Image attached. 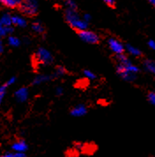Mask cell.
<instances>
[{
    "instance_id": "cell-10",
    "label": "cell",
    "mask_w": 155,
    "mask_h": 157,
    "mask_svg": "<svg viewBox=\"0 0 155 157\" xmlns=\"http://www.w3.org/2000/svg\"><path fill=\"white\" fill-rule=\"evenodd\" d=\"M0 22L2 23V25L4 27H12L13 24V21H12V16L9 13H5L1 16L0 18Z\"/></svg>"
},
{
    "instance_id": "cell-20",
    "label": "cell",
    "mask_w": 155,
    "mask_h": 157,
    "mask_svg": "<svg viewBox=\"0 0 155 157\" xmlns=\"http://www.w3.org/2000/svg\"><path fill=\"white\" fill-rule=\"evenodd\" d=\"M7 86L5 84L4 86H0V103L2 102V100H3V98H4V96H5V94H6V89Z\"/></svg>"
},
{
    "instance_id": "cell-2",
    "label": "cell",
    "mask_w": 155,
    "mask_h": 157,
    "mask_svg": "<svg viewBox=\"0 0 155 157\" xmlns=\"http://www.w3.org/2000/svg\"><path fill=\"white\" fill-rule=\"evenodd\" d=\"M37 62L42 64H49L53 62V57L49 50L44 48H39L35 54Z\"/></svg>"
},
{
    "instance_id": "cell-11",
    "label": "cell",
    "mask_w": 155,
    "mask_h": 157,
    "mask_svg": "<svg viewBox=\"0 0 155 157\" xmlns=\"http://www.w3.org/2000/svg\"><path fill=\"white\" fill-rule=\"evenodd\" d=\"M12 21H13V24L14 25H17L19 27H26L27 26V21L24 19V18H21L20 16H12Z\"/></svg>"
},
{
    "instance_id": "cell-17",
    "label": "cell",
    "mask_w": 155,
    "mask_h": 157,
    "mask_svg": "<svg viewBox=\"0 0 155 157\" xmlns=\"http://www.w3.org/2000/svg\"><path fill=\"white\" fill-rule=\"evenodd\" d=\"M8 43H9V45H11L13 47H18L21 44V42H20V40L17 37H15V36H10L8 38Z\"/></svg>"
},
{
    "instance_id": "cell-28",
    "label": "cell",
    "mask_w": 155,
    "mask_h": 157,
    "mask_svg": "<svg viewBox=\"0 0 155 157\" xmlns=\"http://www.w3.org/2000/svg\"><path fill=\"white\" fill-rule=\"evenodd\" d=\"M6 34H12L13 32V27H6Z\"/></svg>"
},
{
    "instance_id": "cell-16",
    "label": "cell",
    "mask_w": 155,
    "mask_h": 157,
    "mask_svg": "<svg viewBox=\"0 0 155 157\" xmlns=\"http://www.w3.org/2000/svg\"><path fill=\"white\" fill-rule=\"evenodd\" d=\"M66 73V70L63 68V66H58L57 68H56V71L53 73V75H52V77L53 78H58V77H60V76H63Z\"/></svg>"
},
{
    "instance_id": "cell-19",
    "label": "cell",
    "mask_w": 155,
    "mask_h": 157,
    "mask_svg": "<svg viewBox=\"0 0 155 157\" xmlns=\"http://www.w3.org/2000/svg\"><path fill=\"white\" fill-rule=\"evenodd\" d=\"M84 74L86 78H90V79H94V78H96L95 74L93 72H92L91 71H89V70H85Z\"/></svg>"
},
{
    "instance_id": "cell-13",
    "label": "cell",
    "mask_w": 155,
    "mask_h": 157,
    "mask_svg": "<svg viewBox=\"0 0 155 157\" xmlns=\"http://www.w3.org/2000/svg\"><path fill=\"white\" fill-rule=\"evenodd\" d=\"M144 66H145L146 70H147L149 72L155 74V62L150 60V59H147L144 62Z\"/></svg>"
},
{
    "instance_id": "cell-32",
    "label": "cell",
    "mask_w": 155,
    "mask_h": 157,
    "mask_svg": "<svg viewBox=\"0 0 155 157\" xmlns=\"http://www.w3.org/2000/svg\"><path fill=\"white\" fill-rule=\"evenodd\" d=\"M150 3H151L153 6H155V0H151V1H150Z\"/></svg>"
},
{
    "instance_id": "cell-31",
    "label": "cell",
    "mask_w": 155,
    "mask_h": 157,
    "mask_svg": "<svg viewBox=\"0 0 155 157\" xmlns=\"http://www.w3.org/2000/svg\"><path fill=\"white\" fill-rule=\"evenodd\" d=\"M3 50H4V45H3V42L0 39V53H2Z\"/></svg>"
},
{
    "instance_id": "cell-1",
    "label": "cell",
    "mask_w": 155,
    "mask_h": 157,
    "mask_svg": "<svg viewBox=\"0 0 155 157\" xmlns=\"http://www.w3.org/2000/svg\"><path fill=\"white\" fill-rule=\"evenodd\" d=\"M65 20L69 23L70 27L78 30V32L86 30L87 29V23L83 20H81L77 12L74 10L67 9L65 11Z\"/></svg>"
},
{
    "instance_id": "cell-7",
    "label": "cell",
    "mask_w": 155,
    "mask_h": 157,
    "mask_svg": "<svg viewBox=\"0 0 155 157\" xmlns=\"http://www.w3.org/2000/svg\"><path fill=\"white\" fill-rule=\"evenodd\" d=\"M12 148L16 153H24L28 149V145L24 140H19V141L13 143V145L12 146Z\"/></svg>"
},
{
    "instance_id": "cell-24",
    "label": "cell",
    "mask_w": 155,
    "mask_h": 157,
    "mask_svg": "<svg viewBox=\"0 0 155 157\" xmlns=\"http://www.w3.org/2000/svg\"><path fill=\"white\" fill-rule=\"evenodd\" d=\"M148 46L152 49V50H155V41L153 40H150L148 42Z\"/></svg>"
},
{
    "instance_id": "cell-30",
    "label": "cell",
    "mask_w": 155,
    "mask_h": 157,
    "mask_svg": "<svg viewBox=\"0 0 155 157\" xmlns=\"http://www.w3.org/2000/svg\"><path fill=\"white\" fill-rule=\"evenodd\" d=\"M16 157H26V155L24 153H15Z\"/></svg>"
},
{
    "instance_id": "cell-4",
    "label": "cell",
    "mask_w": 155,
    "mask_h": 157,
    "mask_svg": "<svg viewBox=\"0 0 155 157\" xmlns=\"http://www.w3.org/2000/svg\"><path fill=\"white\" fill-rule=\"evenodd\" d=\"M78 34V36L80 37V39H82L85 43H92V44L99 43L100 38H99L98 35L95 34L94 32L88 31V30H83V31H79Z\"/></svg>"
},
{
    "instance_id": "cell-22",
    "label": "cell",
    "mask_w": 155,
    "mask_h": 157,
    "mask_svg": "<svg viewBox=\"0 0 155 157\" xmlns=\"http://www.w3.org/2000/svg\"><path fill=\"white\" fill-rule=\"evenodd\" d=\"M6 35V27H4L2 25V23L0 22V36H5Z\"/></svg>"
},
{
    "instance_id": "cell-9",
    "label": "cell",
    "mask_w": 155,
    "mask_h": 157,
    "mask_svg": "<svg viewBox=\"0 0 155 157\" xmlns=\"http://www.w3.org/2000/svg\"><path fill=\"white\" fill-rule=\"evenodd\" d=\"M1 4H3L6 7L16 8L18 6H21L22 2L20 0H2Z\"/></svg>"
},
{
    "instance_id": "cell-5",
    "label": "cell",
    "mask_w": 155,
    "mask_h": 157,
    "mask_svg": "<svg viewBox=\"0 0 155 157\" xmlns=\"http://www.w3.org/2000/svg\"><path fill=\"white\" fill-rule=\"evenodd\" d=\"M108 46H109L110 50H112L113 52H115L116 55L123 54L124 46L123 45V43H120L118 40H116L115 38H110L108 40Z\"/></svg>"
},
{
    "instance_id": "cell-26",
    "label": "cell",
    "mask_w": 155,
    "mask_h": 157,
    "mask_svg": "<svg viewBox=\"0 0 155 157\" xmlns=\"http://www.w3.org/2000/svg\"><path fill=\"white\" fill-rule=\"evenodd\" d=\"M14 82H15V77H13V78H11L8 81H7L6 83V85L7 86H11L12 84H13Z\"/></svg>"
},
{
    "instance_id": "cell-27",
    "label": "cell",
    "mask_w": 155,
    "mask_h": 157,
    "mask_svg": "<svg viewBox=\"0 0 155 157\" xmlns=\"http://www.w3.org/2000/svg\"><path fill=\"white\" fill-rule=\"evenodd\" d=\"M63 90L62 87H57L56 90V94H57V95H61L62 94H63Z\"/></svg>"
},
{
    "instance_id": "cell-6",
    "label": "cell",
    "mask_w": 155,
    "mask_h": 157,
    "mask_svg": "<svg viewBox=\"0 0 155 157\" xmlns=\"http://www.w3.org/2000/svg\"><path fill=\"white\" fill-rule=\"evenodd\" d=\"M15 97L16 99L21 101V102H23L25 101H27L28 97V89L26 87H21L20 89H18L16 92H15Z\"/></svg>"
},
{
    "instance_id": "cell-3",
    "label": "cell",
    "mask_w": 155,
    "mask_h": 157,
    "mask_svg": "<svg viewBox=\"0 0 155 157\" xmlns=\"http://www.w3.org/2000/svg\"><path fill=\"white\" fill-rule=\"evenodd\" d=\"M20 8L23 13L29 15V16H33L37 13L38 5L35 1L29 0V1H26V2H22Z\"/></svg>"
},
{
    "instance_id": "cell-23",
    "label": "cell",
    "mask_w": 155,
    "mask_h": 157,
    "mask_svg": "<svg viewBox=\"0 0 155 157\" xmlns=\"http://www.w3.org/2000/svg\"><path fill=\"white\" fill-rule=\"evenodd\" d=\"M105 3L107 6H108L110 7H115V2L113 0H106Z\"/></svg>"
},
{
    "instance_id": "cell-25",
    "label": "cell",
    "mask_w": 155,
    "mask_h": 157,
    "mask_svg": "<svg viewBox=\"0 0 155 157\" xmlns=\"http://www.w3.org/2000/svg\"><path fill=\"white\" fill-rule=\"evenodd\" d=\"M90 20H91V15L88 14V13H85V14L84 15V17H83V21H85L87 23Z\"/></svg>"
},
{
    "instance_id": "cell-18",
    "label": "cell",
    "mask_w": 155,
    "mask_h": 157,
    "mask_svg": "<svg viewBox=\"0 0 155 157\" xmlns=\"http://www.w3.org/2000/svg\"><path fill=\"white\" fill-rule=\"evenodd\" d=\"M66 4V6H67V9H70V10H74L76 11L77 10V5L74 1H71V0H69V1H66L65 2Z\"/></svg>"
},
{
    "instance_id": "cell-21",
    "label": "cell",
    "mask_w": 155,
    "mask_h": 157,
    "mask_svg": "<svg viewBox=\"0 0 155 157\" xmlns=\"http://www.w3.org/2000/svg\"><path fill=\"white\" fill-rule=\"evenodd\" d=\"M148 100L150 101L152 104L155 105V92H151L148 94Z\"/></svg>"
},
{
    "instance_id": "cell-8",
    "label": "cell",
    "mask_w": 155,
    "mask_h": 157,
    "mask_svg": "<svg viewBox=\"0 0 155 157\" xmlns=\"http://www.w3.org/2000/svg\"><path fill=\"white\" fill-rule=\"evenodd\" d=\"M71 115L73 117H81V116H84L86 113V108L82 104H79L76 107H74L71 109Z\"/></svg>"
},
{
    "instance_id": "cell-12",
    "label": "cell",
    "mask_w": 155,
    "mask_h": 157,
    "mask_svg": "<svg viewBox=\"0 0 155 157\" xmlns=\"http://www.w3.org/2000/svg\"><path fill=\"white\" fill-rule=\"evenodd\" d=\"M52 75H45V74H42V75H38L37 77H35V78L34 79V81H33V84L34 85H39V84H41L42 82H46V81H48L49 80L50 78H52Z\"/></svg>"
},
{
    "instance_id": "cell-15",
    "label": "cell",
    "mask_w": 155,
    "mask_h": 157,
    "mask_svg": "<svg viewBox=\"0 0 155 157\" xmlns=\"http://www.w3.org/2000/svg\"><path fill=\"white\" fill-rule=\"evenodd\" d=\"M32 29L35 31V33H37V34H43L44 31H45V29L43 28L42 24L39 21L34 22L32 24Z\"/></svg>"
},
{
    "instance_id": "cell-29",
    "label": "cell",
    "mask_w": 155,
    "mask_h": 157,
    "mask_svg": "<svg viewBox=\"0 0 155 157\" xmlns=\"http://www.w3.org/2000/svg\"><path fill=\"white\" fill-rule=\"evenodd\" d=\"M3 157H16V155L14 153H7L6 155H4Z\"/></svg>"
},
{
    "instance_id": "cell-14",
    "label": "cell",
    "mask_w": 155,
    "mask_h": 157,
    "mask_svg": "<svg viewBox=\"0 0 155 157\" xmlns=\"http://www.w3.org/2000/svg\"><path fill=\"white\" fill-rule=\"evenodd\" d=\"M126 49L127 50H128V52L130 53L132 56H135V57H140L141 55H142V52H141L140 50H138V48H136V47H134L132 45H130V44H127Z\"/></svg>"
}]
</instances>
